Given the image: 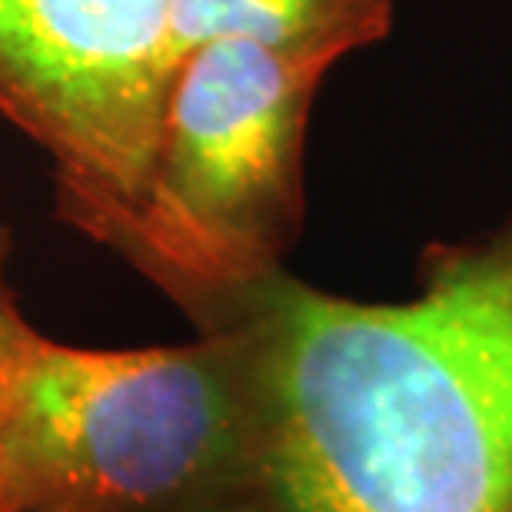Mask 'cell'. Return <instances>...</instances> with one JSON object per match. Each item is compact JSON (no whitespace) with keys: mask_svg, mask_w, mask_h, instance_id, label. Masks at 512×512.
Masks as SVG:
<instances>
[{"mask_svg":"<svg viewBox=\"0 0 512 512\" xmlns=\"http://www.w3.org/2000/svg\"><path fill=\"white\" fill-rule=\"evenodd\" d=\"M243 346L273 512H512V223L360 303L270 270L203 316Z\"/></svg>","mask_w":512,"mask_h":512,"instance_id":"1","label":"cell"},{"mask_svg":"<svg viewBox=\"0 0 512 512\" xmlns=\"http://www.w3.org/2000/svg\"><path fill=\"white\" fill-rule=\"evenodd\" d=\"M270 503L237 336L90 350L44 336L0 276V512H227Z\"/></svg>","mask_w":512,"mask_h":512,"instance_id":"2","label":"cell"},{"mask_svg":"<svg viewBox=\"0 0 512 512\" xmlns=\"http://www.w3.org/2000/svg\"><path fill=\"white\" fill-rule=\"evenodd\" d=\"M330 50L210 40L173 64L147 183L104 240L193 320L280 270L303 220V137Z\"/></svg>","mask_w":512,"mask_h":512,"instance_id":"3","label":"cell"},{"mask_svg":"<svg viewBox=\"0 0 512 512\" xmlns=\"http://www.w3.org/2000/svg\"><path fill=\"white\" fill-rule=\"evenodd\" d=\"M167 0H0V114L47 153L57 217L104 243L147 183Z\"/></svg>","mask_w":512,"mask_h":512,"instance_id":"4","label":"cell"},{"mask_svg":"<svg viewBox=\"0 0 512 512\" xmlns=\"http://www.w3.org/2000/svg\"><path fill=\"white\" fill-rule=\"evenodd\" d=\"M393 0H167L173 64L210 40H253L280 50H330L346 57L376 44Z\"/></svg>","mask_w":512,"mask_h":512,"instance_id":"5","label":"cell"},{"mask_svg":"<svg viewBox=\"0 0 512 512\" xmlns=\"http://www.w3.org/2000/svg\"><path fill=\"white\" fill-rule=\"evenodd\" d=\"M7 260H10V233L4 223H0V276L7 273Z\"/></svg>","mask_w":512,"mask_h":512,"instance_id":"6","label":"cell"},{"mask_svg":"<svg viewBox=\"0 0 512 512\" xmlns=\"http://www.w3.org/2000/svg\"><path fill=\"white\" fill-rule=\"evenodd\" d=\"M227 512H273L270 503H250V506H240V509H227Z\"/></svg>","mask_w":512,"mask_h":512,"instance_id":"7","label":"cell"}]
</instances>
